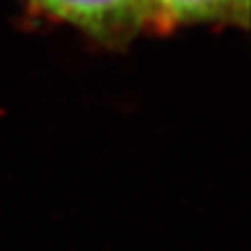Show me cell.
<instances>
[{
    "label": "cell",
    "mask_w": 251,
    "mask_h": 251,
    "mask_svg": "<svg viewBox=\"0 0 251 251\" xmlns=\"http://www.w3.org/2000/svg\"><path fill=\"white\" fill-rule=\"evenodd\" d=\"M149 20L164 24L237 20L247 16L249 0H145Z\"/></svg>",
    "instance_id": "7a4b0ae2"
},
{
    "label": "cell",
    "mask_w": 251,
    "mask_h": 251,
    "mask_svg": "<svg viewBox=\"0 0 251 251\" xmlns=\"http://www.w3.org/2000/svg\"><path fill=\"white\" fill-rule=\"evenodd\" d=\"M48 14L93 36L115 38L149 22L145 0H30Z\"/></svg>",
    "instance_id": "6da1fadb"
}]
</instances>
